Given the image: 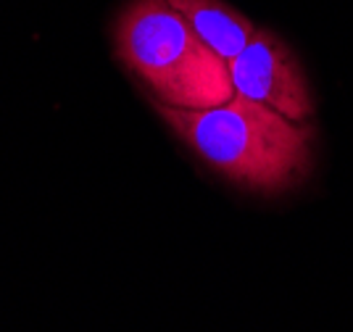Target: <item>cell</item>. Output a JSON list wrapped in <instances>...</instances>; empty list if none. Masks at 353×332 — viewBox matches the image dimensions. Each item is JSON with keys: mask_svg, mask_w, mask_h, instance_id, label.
<instances>
[{"mask_svg": "<svg viewBox=\"0 0 353 332\" xmlns=\"http://www.w3.org/2000/svg\"><path fill=\"white\" fill-rule=\"evenodd\" d=\"M156 111L198 159L240 188L282 193L311 172L314 127L295 124L245 95L235 92L214 108L156 103Z\"/></svg>", "mask_w": 353, "mask_h": 332, "instance_id": "1", "label": "cell"}, {"mask_svg": "<svg viewBox=\"0 0 353 332\" xmlns=\"http://www.w3.org/2000/svg\"><path fill=\"white\" fill-rule=\"evenodd\" d=\"M114 48L163 106L214 108L235 95L227 64L169 0H132L117 19Z\"/></svg>", "mask_w": 353, "mask_h": 332, "instance_id": "2", "label": "cell"}, {"mask_svg": "<svg viewBox=\"0 0 353 332\" xmlns=\"http://www.w3.org/2000/svg\"><path fill=\"white\" fill-rule=\"evenodd\" d=\"M227 72L237 95L264 103L290 121L314 114V98L298 58L269 29L256 27L250 43L227 64Z\"/></svg>", "mask_w": 353, "mask_h": 332, "instance_id": "3", "label": "cell"}, {"mask_svg": "<svg viewBox=\"0 0 353 332\" xmlns=\"http://www.w3.org/2000/svg\"><path fill=\"white\" fill-rule=\"evenodd\" d=\"M169 6L192 27V32L230 64L250 43L256 24L248 16L235 11L224 0H169Z\"/></svg>", "mask_w": 353, "mask_h": 332, "instance_id": "4", "label": "cell"}]
</instances>
